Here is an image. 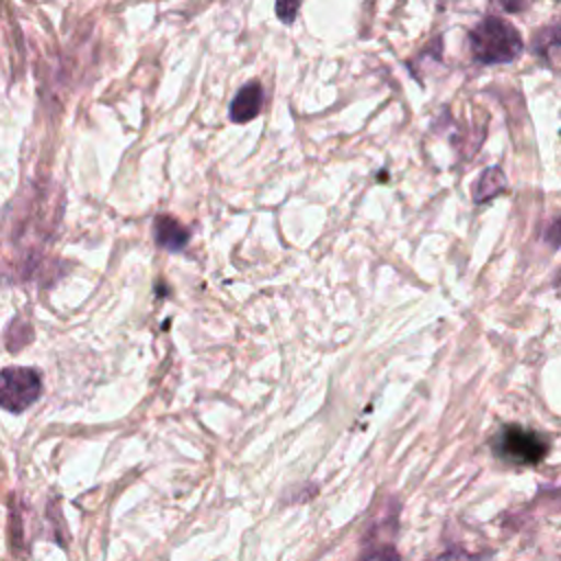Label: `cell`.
<instances>
[{"label":"cell","instance_id":"6da1fadb","mask_svg":"<svg viewBox=\"0 0 561 561\" xmlns=\"http://www.w3.org/2000/svg\"><path fill=\"white\" fill-rule=\"evenodd\" d=\"M469 50L480 64H508L524 50V42L515 26L489 15L469 33Z\"/></svg>","mask_w":561,"mask_h":561},{"label":"cell","instance_id":"7a4b0ae2","mask_svg":"<svg viewBox=\"0 0 561 561\" xmlns=\"http://www.w3.org/2000/svg\"><path fill=\"white\" fill-rule=\"evenodd\" d=\"M495 451L513 465H537L548 454V440L533 430L506 425L495 436Z\"/></svg>","mask_w":561,"mask_h":561},{"label":"cell","instance_id":"3957f363","mask_svg":"<svg viewBox=\"0 0 561 561\" xmlns=\"http://www.w3.org/2000/svg\"><path fill=\"white\" fill-rule=\"evenodd\" d=\"M42 394V377L33 368L11 366L0 370V408L24 412Z\"/></svg>","mask_w":561,"mask_h":561},{"label":"cell","instance_id":"277c9868","mask_svg":"<svg viewBox=\"0 0 561 561\" xmlns=\"http://www.w3.org/2000/svg\"><path fill=\"white\" fill-rule=\"evenodd\" d=\"M261 105H263V90H261V83L252 81V83H245L232 99L230 103V121L232 123H248L252 118L259 116L261 112Z\"/></svg>","mask_w":561,"mask_h":561},{"label":"cell","instance_id":"5b68a950","mask_svg":"<svg viewBox=\"0 0 561 561\" xmlns=\"http://www.w3.org/2000/svg\"><path fill=\"white\" fill-rule=\"evenodd\" d=\"M156 243L169 252H178L188 243V230L169 215H158L153 219Z\"/></svg>","mask_w":561,"mask_h":561},{"label":"cell","instance_id":"8992f818","mask_svg":"<svg viewBox=\"0 0 561 561\" xmlns=\"http://www.w3.org/2000/svg\"><path fill=\"white\" fill-rule=\"evenodd\" d=\"M504 191H506V178H504L502 169L500 167H489L476 180L471 195H473L476 204H484L486 199H491V197H495Z\"/></svg>","mask_w":561,"mask_h":561},{"label":"cell","instance_id":"52a82bcc","mask_svg":"<svg viewBox=\"0 0 561 561\" xmlns=\"http://www.w3.org/2000/svg\"><path fill=\"white\" fill-rule=\"evenodd\" d=\"M533 48L539 57H543L548 64H554L557 59V53H559V26L557 24H550V26H543L535 39H533Z\"/></svg>","mask_w":561,"mask_h":561},{"label":"cell","instance_id":"ba28073f","mask_svg":"<svg viewBox=\"0 0 561 561\" xmlns=\"http://www.w3.org/2000/svg\"><path fill=\"white\" fill-rule=\"evenodd\" d=\"M302 0H276V15L278 20H283L285 24H291L298 15Z\"/></svg>","mask_w":561,"mask_h":561},{"label":"cell","instance_id":"9c48e42d","mask_svg":"<svg viewBox=\"0 0 561 561\" xmlns=\"http://www.w3.org/2000/svg\"><path fill=\"white\" fill-rule=\"evenodd\" d=\"M362 561H401V554L394 548H379L375 552H370L368 557H364Z\"/></svg>","mask_w":561,"mask_h":561},{"label":"cell","instance_id":"30bf717a","mask_svg":"<svg viewBox=\"0 0 561 561\" xmlns=\"http://www.w3.org/2000/svg\"><path fill=\"white\" fill-rule=\"evenodd\" d=\"M495 4H500L504 11H511V13H515V11H522L524 7H526V2L528 0H493Z\"/></svg>","mask_w":561,"mask_h":561},{"label":"cell","instance_id":"8fae6325","mask_svg":"<svg viewBox=\"0 0 561 561\" xmlns=\"http://www.w3.org/2000/svg\"><path fill=\"white\" fill-rule=\"evenodd\" d=\"M432 561H473V557L456 550V552H445V554H440L438 559H432Z\"/></svg>","mask_w":561,"mask_h":561}]
</instances>
